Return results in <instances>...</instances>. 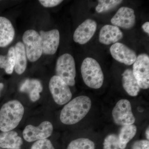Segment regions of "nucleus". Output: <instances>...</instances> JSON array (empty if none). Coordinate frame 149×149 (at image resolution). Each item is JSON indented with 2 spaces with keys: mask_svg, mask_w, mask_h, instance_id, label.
Returning <instances> with one entry per match:
<instances>
[{
  "mask_svg": "<svg viewBox=\"0 0 149 149\" xmlns=\"http://www.w3.org/2000/svg\"><path fill=\"white\" fill-rule=\"evenodd\" d=\"M98 4L95 10L98 13L106 12L113 9L122 2L123 1L118 0H99Z\"/></svg>",
  "mask_w": 149,
  "mask_h": 149,
  "instance_id": "23",
  "label": "nucleus"
},
{
  "mask_svg": "<svg viewBox=\"0 0 149 149\" xmlns=\"http://www.w3.org/2000/svg\"><path fill=\"white\" fill-rule=\"evenodd\" d=\"M24 113V107L18 101L13 100L4 104L0 109V130L7 132L16 128Z\"/></svg>",
  "mask_w": 149,
  "mask_h": 149,
  "instance_id": "2",
  "label": "nucleus"
},
{
  "mask_svg": "<svg viewBox=\"0 0 149 149\" xmlns=\"http://www.w3.org/2000/svg\"><path fill=\"white\" fill-rule=\"evenodd\" d=\"M15 31L10 20L0 17V47H5L13 41Z\"/></svg>",
  "mask_w": 149,
  "mask_h": 149,
  "instance_id": "15",
  "label": "nucleus"
},
{
  "mask_svg": "<svg viewBox=\"0 0 149 149\" xmlns=\"http://www.w3.org/2000/svg\"><path fill=\"white\" fill-rule=\"evenodd\" d=\"M23 141L18 133L13 130L0 133V148L6 149H21Z\"/></svg>",
  "mask_w": 149,
  "mask_h": 149,
  "instance_id": "16",
  "label": "nucleus"
},
{
  "mask_svg": "<svg viewBox=\"0 0 149 149\" xmlns=\"http://www.w3.org/2000/svg\"><path fill=\"white\" fill-rule=\"evenodd\" d=\"M81 72L84 83L89 88L97 89L102 86L103 72L99 63L95 59L85 58L81 65Z\"/></svg>",
  "mask_w": 149,
  "mask_h": 149,
  "instance_id": "3",
  "label": "nucleus"
},
{
  "mask_svg": "<svg viewBox=\"0 0 149 149\" xmlns=\"http://www.w3.org/2000/svg\"><path fill=\"white\" fill-rule=\"evenodd\" d=\"M30 149H55L52 142L48 139H42L35 142Z\"/></svg>",
  "mask_w": 149,
  "mask_h": 149,
  "instance_id": "25",
  "label": "nucleus"
},
{
  "mask_svg": "<svg viewBox=\"0 0 149 149\" xmlns=\"http://www.w3.org/2000/svg\"><path fill=\"white\" fill-rule=\"evenodd\" d=\"M39 34L42 41L43 54H54L59 45L60 33L58 30L56 29L48 31L41 30Z\"/></svg>",
  "mask_w": 149,
  "mask_h": 149,
  "instance_id": "11",
  "label": "nucleus"
},
{
  "mask_svg": "<svg viewBox=\"0 0 149 149\" xmlns=\"http://www.w3.org/2000/svg\"><path fill=\"white\" fill-rule=\"evenodd\" d=\"M19 90L21 92L28 93L30 100L35 102L40 98V93L43 91V86L37 79H27L21 84Z\"/></svg>",
  "mask_w": 149,
  "mask_h": 149,
  "instance_id": "17",
  "label": "nucleus"
},
{
  "mask_svg": "<svg viewBox=\"0 0 149 149\" xmlns=\"http://www.w3.org/2000/svg\"><path fill=\"white\" fill-rule=\"evenodd\" d=\"M56 76L60 77L69 86L75 85L76 68L74 60L69 54L61 56L57 60L56 66Z\"/></svg>",
  "mask_w": 149,
  "mask_h": 149,
  "instance_id": "4",
  "label": "nucleus"
},
{
  "mask_svg": "<svg viewBox=\"0 0 149 149\" xmlns=\"http://www.w3.org/2000/svg\"><path fill=\"white\" fill-rule=\"evenodd\" d=\"M110 52L114 59L127 65L133 64L137 58V54L134 51L118 42L112 45Z\"/></svg>",
  "mask_w": 149,
  "mask_h": 149,
  "instance_id": "10",
  "label": "nucleus"
},
{
  "mask_svg": "<svg viewBox=\"0 0 149 149\" xmlns=\"http://www.w3.org/2000/svg\"><path fill=\"white\" fill-rule=\"evenodd\" d=\"M67 149H95V144L90 139L80 138L71 141Z\"/></svg>",
  "mask_w": 149,
  "mask_h": 149,
  "instance_id": "22",
  "label": "nucleus"
},
{
  "mask_svg": "<svg viewBox=\"0 0 149 149\" xmlns=\"http://www.w3.org/2000/svg\"></svg>",
  "mask_w": 149,
  "mask_h": 149,
  "instance_id": "31",
  "label": "nucleus"
},
{
  "mask_svg": "<svg viewBox=\"0 0 149 149\" xmlns=\"http://www.w3.org/2000/svg\"><path fill=\"white\" fill-rule=\"evenodd\" d=\"M97 22L91 19H88L80 24L75 30L73 40L75 42L84 45L88 42L94 36L97 30Z\"/></svg>",
  "mask_w": 149,
  "mask_h": 149,
  "instance_id": "12",
  "label": "nucleus"
},
{
  "mask_svg": "<svg viewBox=\"0 0 149 149\" xmlns=\"http://www.w3.org/2000/svg\"><path fill=\"white\" fill-rule=\"evenodd\" d=\"M142 29L144 30V32H146L147 34H149V22H146L144 23L142 26Z\"/></svg>",
  "mask_w": 149,
  "mask_h": 149,
  "instance_id": "28",
  "label": "nucleus"
},
{
  "mask_svg": "<svg viewBox=\"0 0 149 149\" xmlns=\"http://www.w3.org/2000/svg\"><path fill=\"white\" fill-rule=\"evenodd\" d=\"M103 149H120L118 136L114 134L107 136L104 141Z\"/></svg>",
  "mask_w": 149,
  "mask_h": 149,
  "instance_id": "24",
  "label": "nucleus"
},
{
  "mask_svg": "<svg viewBox=\"0 0 149 149\" xmlns=\"http://www.w3.org/2000/svg\"><path fill=\"white\" fill-rule=\"evenodd\" d=\"M15 51V64L14 69L18 74H21L27 68V57L23 43L19 42L14 47Z\"/></svg>",
  "mask_w": 149,
  "mask_h": 149,
  "instance_id": "19",
  "label": "nucleus"
},
{
  "mask_svg": "<svg viewBox=\"0 0 149 149\" xmlns=\"http://www.w3.org/2000/svg\"><path fill=\"white\" fill-rule=\"evenodd\" d=\"M49 88L54 100L59 105L65 104L72 98V94L69 86L56 75H54L51 78Z\"/></svg>",
  "mask_w": 149,
  "mask_h": 149,
  "instance_id": "6",
  "label": "nucleus"
},
{
  "mask_svg": "<svg viewBox=\"0 0 149 149\" xmlns=\"http://www.w3.org/2000/svg\"><path fill=\"white\" fill-rule=\"evenodd\" d=\"M149 127L147 128L146 130V136L147 139H148V141H149Z\"/></svg>",
  "mask_w": 149,
  "mask_h": 149,
  "instance_id": "29",
  "label": "nucleus"
},
{
  "mask_svg": "<svg viewBox=\"0 0 149 149\" xmlns=\"http://www.w3.org/2000/svg\"><path fill=\"white\" fill-rule=\"evenodd\" d=\"M92 102L86 96L74 98L66 104L61 112L60 120L63 124L73 125L83 119L91 109Z\"/></svg>",
  "mask_w": 149,
  "mask_h": 149,
  "instance_id": "1",
  "label": "nucleus"
},
{
  "mask_svg": "<svg viewBox=\"0 0 149 149\" xmlns=\"http://www.w3.org/2000/svg\"><path fill=\"white\" fill-rule=\"evenodd\" d=\"M4 85L3 83H0V97H1V91L2 90H3V88H4Z\"/></svg>",
  "mask_w": 149,
  "mask_h": 149,
  "instance_id": "30",
  "label": "nucleus"
},
{
  "mask_svg": "<svg viewBox=\"0 0 149 149\" xmlns=\"http://www.w3.org/2000/svg\"><path fill=\"white\" fill-rule=\"evenodd\" d=\"M53 126L49 121L42 122L37 127L27 125L23 131V137L28 142H32L42 139H47L52 135Z\"/></svg>",
  "mask_w": 149,
  "mask_h": 149,
  "instance_id": "9",
  "label": "nucleus"
},
{
  "mask_svg": "<svg viewBox=\"0 0 149 149\" xmlns=\"http://www.w3.org/2000/svg\"><path fill=\"white\" fill-rule=\"evenodd\" d=\"M39 2L42 6L46 8H52L55 7L61 3L63 1L61 0H40Z\"/></svg>",
  "mask_w": 149,
  "mask_h": 149,
  "instance_id": "26",
  "label": "nucleus"
},
{
  "mask_svg": "<svg viewBox=\"0 0 149 149\" xmlns=\"http://www.w3.org/2000/svg\"><path fill=\"white\" fill-rule=\"evenodd\" d=\"M114 122L118 125H132L135 122V118L132 111L130 102L125 99L118 102L112 111Z\"/></svg>",
  "mask_w": 149,
  "mask_h": 149,
  "instance_id": "8",
  "label": "nucleus"
},
{
  "mask_svg": "<svg viewBox=\"0 0 149 149\" xmlns=\"http://www.w3.org/2000/svg\"><path fill=\"white\" fill-rule=\"evenodd\" d=\"M15 64V51L14 47H12L9 49L6 55H0V68L4 69L7 74H11Z\"/></svg>",
  "mask_w": 149,
  "mask_h": 149,
  "instance_id": "21",
  "label": "nucleus"
},
{
  "mask_svg": "<svg viewBox=\"0 0 149 149\" xmlns=\"http://www.w3.org/2000/svg\"><path fill=\"white\" fill-rule=\"evenodd\" d=\"M137 130V127L133 124L122 126L118 137L120 149L125 148L128 143L136 135Z\"/></svg>",
  "mask_w": 149,
  "mask_h": 149,
  "instance_id": "20",
  "label": "nucleus"
},
{
  "mask_svg": "<svg viewBox=\"0 0 149 149\" xmlns=\"http://www.w3.org/2000/svg\"><path fill=\"white\" fill-rule=\"evenodd\" d=\"M123 36V33L119 27L106 24L100 31L99 41L102 44L107 45L118 42Z\"/></svg>",
  "mask_w": 149,
  "mask_h": 149,
  "instance_id": "14",
  "label": "nucleus"
},
{
  "mask_svg": "<svg viewBox=\"0 0 149 149\" xmlns=\"http://www.w3.org/2000/svg\"><path fill=\"white\" fill-rule=\"evenodd\" d=\"M123 86L129 95L136 97L138 95L141 88L130 69L125 70L122 74Z\"/></svg>",
  "mask_w": 149,
  "mask_h": 149,
  "instance_id": "18",
  "label": "nucleus"
},
{
  "mask_svg": "<svg viewBox=\"0 0 149 149\" xmlns=\"http://www.w3.org/2000/svg\"><path fill=\"white\" fill-rule=\"evenodd\" d=\"M132 149H149V141L142 140L136 141L133 144Z\"/></svg>",
  "mask_w": 149,
  "mask_h": 149,
  "instance_id": "27",
  "label": "nucleus"
},
{
  "mask_svg": "<svg viewBox=\"0 0 149 149\" xmlns=\"http://www.w3.org/2000/svg\"><path fill=\"white\" fill-rule=\"evenodd\" d=\"M22 41L27 59L32 62L37 61L43 54L39 33L33 29L27 30L23 34Z\"/></svg>",
  "mask_w": 149,
  "mask_h": 149,
  "instance_id": "5",
  "label": "nucleus"
},
{
  "mask_svg": "<svg viewBox=\"0 0 149 149\" xmlns=\"http://www.w3.org/2000/svg\"><path fill=\"white\" fill-rule=\"evenodd\" d=\"M133 75L141 89H148L149 87V57L142 54L137 57L133 64Z\"/></svg>",
  "mask_w": 149,
  "mask_h": 149,
  "instance_id": "7",
  "label": "nucleus"
},
{
  "mask_svg": "<svg viewBox=\"0 0 149 149\" xmlns=\"http://www.w3.org/2000/svg\"><path fill=\"white\" fill-rule=\"evenodd\" d=\"M111 22L116 27H121L123 29H130L136 23L135 12L130 8H120L111 18Z\"/></svg>",
  "mask_w": 149,
  "mask_h": 149,
  "instance_id": "13",
  "label": "nucleus"
}]
</instances>
